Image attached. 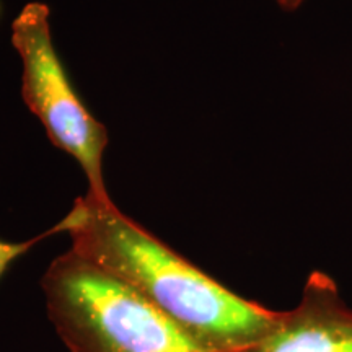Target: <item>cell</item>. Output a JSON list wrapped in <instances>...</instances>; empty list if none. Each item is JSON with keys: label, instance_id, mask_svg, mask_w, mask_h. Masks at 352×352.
<instances>
[{"label": "cell", "instance_id": "6", "mask_svg": "<svg viewBox=\"0 0 352 352\" xmlns=\"http://www.w3.org/2000/svg\"><path fill=\"white\" fill-rule=\"evenodd\" d=\"M279 2V6L285 8V10H296L302 6L303 0H277Z\"/></svg>", "mask_w": 352, "mask_h": 352}, {"label": "cell", "instance_id": "4", "mask_svg": "<svg viewBox=\"0 0 352 352\" xmlns=\"http://www.w3.org/2000/svg\"><path fill=\"white\" fill-rule=\"evenodd\" d=\"M241 352H352V310L331 277L314 271L298 305L279 311L271 331Z\"/></svg>", "mask_w": 352, "mask_h": 352}, {"label": "cell", "instance_id": "2", "mask_svg": "<svg viewBox=\"0 0 352 352\" xmlns=\"http://www.w3.org/2000/svg\"><path fill=\"white\" fill-rule=\"evenodd\" d=\"M47 318L69 352H214L72 250L44 272Z\"/></svg>", "mask_w": 352, "mask_h": 352}, {"label": "cell", "instance_id": "3", "mask_svg": "<svg viewBox=\"0 0 352 352\" xmlns=\"http://www.w3.org/2000/svg\"><path fill=\"white\" fill-rule=\"evenodd\" d=\"M50 15L46 3L30 2L12 23V44L21 60V96L41 121L47 139L80 165L87 192L109 199L103 179L108 131L88 111L69 80L52 41Z\"/></svg>", "mask_w": 352, "mask_h": 352}, {"label": "cell", "instance_id": "1", "mask_svg": "<svg viewBox=\"0 0 352 352\" xmlns=\"http://www.w3.org/2000/svg\"><path fill=\"white\" fill-rule=\"evenodd\" d=\"M74 253L108 272L214 352L261 341L279 311L246 300L116 208L87 192L57 222Z\"/></svg>", "mask_w": 352, "mask_h": 352}, {"label": "cell", "instance_id": "5", "mask_svg": "<svg viewBox=\"0 0 352 352\" xmlns=\"http://www.w3.org/2000/svg\"><path fill=\"white\" fill-rule=\"evenodd\" d=\"M56 233H60L57 223L52 228H50L47 232L34 236V239H32V240H26V241L0 240V279L6 276V272L10 270V266L16 261V259H19L20 256H23L25 253H28L34 245L39 243V241L47 239V236H51V235H56Z\"/></svg>", "mask_w": 352, "mask_h": 352}]
</instances>
